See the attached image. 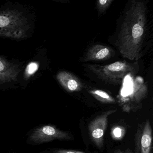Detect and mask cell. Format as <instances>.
<instances>
[{
    "instance_id": "cell-1",
    "label": "cell",
    "mask_w": 153,
    "mask_h": 153,
    "mask_svg": "<svg viewBox=\"0 0 153 153\" xmlns=\"http://www.w3.org/2000/svg\"><path fill=\"white\" fill-rule=\"evenodd\" d=\"M143 2L132 0L125 14L116 46L124 58L130 61L141 57L146 23V9Z\"/></svg>"
},
{
    "instance_id": "cell-2",
    "label": "cell",
    "mask_w": 153,
    "mask_h": 153,
    "mask_svg": "<svg viewBox=\"0 0 153 153\" xmlns=\"http://www.w3.org/2000/svg\"><path fill=\"white\" fill-rule=\"evenodd\" d=\"M37 16L31 5L7 1L0 8V36L17 40L27 38L34 29Z\"/></svg>"
},
{
    "instance_id": "cell-3",
    "label": "cell",
    "mask_w": 153,
    "mask_h": 153,
    "mask_svg": "<svg viewBox=\"0 0 153 153\" xmlns=\"http://www.w3.org/2000/svg\"><path fill=\"white\" fill-rule=\"evenodd\" d=\"M88 68L99 78L109 83L119 84L127 75L133 73V66L125 61H118L105 65H90Z\"/></svg>"
},
{
    "instance_id": "cell-4",
    "label": "cell",
    "mask_w": 153,
    "mask_h": 153,
    "mask_svg": "<svg viewBox=\"0 0 153 153\" xmlns=\"http://www.w3.org/2000/svg\"><path fill=\"white\" fill-rule=\"evenodd\" d=\"M116 109L104 112L89 124V130L93 142L99 148L103 147L104 136L107 126L108 118L116 111Z\"/></svg>"
},
{
    "instance_id": "cell-5",
    "label": "cell",
    "mask_w": 153,
    "mask_h": 153,
    "mask_svg": "<svg viewBox=\"0 0 153 153\" xmlns=\"http://www.w3.org/2000/svg\"><path fill=\"white\" fill-rule=\"evenodd\" d=\"M71 137L66 132L52 126H45L34 130L30 140L37 144L43 143L54 140H70Z\"/></svg>"
},
{
    "instance_id": "cell-6",
    "label": "cell",
    "mask_w": 153,
    "mask_h": 153,
    "mask_svg": "<svg viewBox=\"0 0 153 153\" xmlns=\"http://www.w3.org/2000/svg\"><path fill=\"white\" fill-rule=\"evenodd\" d=\"M20 72L19 66L9 62L3 56L0 57V84L17 81Z\"/></svg>"
},
{
    "instance_id": "cell-7",
    "label": "cell",
    "mask_w": 153,
    "mask_h": 153,
    "mask_svg": "<svg viewBox=\"0 0 153 153\" xmlns=\"http://www.w3.org/2000/svg\"><path fill=\"white\" fill-rule=\"evenodd\" d=\"M114 50L109 47L101 45H94L88 50L84 59V62L104 61L114 55Z\"/></svg>"
},
{
    "instance_id": "cell-8",
    "label": "cell",
    "mask_w": 153,
    "mask_h": 153,
    "mask_svg": "<svg viewBox=\"0 0 153 153\" xmlns=\"http://www.w3.org/2000/svg\"><path fill=\"white\" fill-rule=\"evenodd\" d=\"M57 79L61 85L69 92L79 91L83 88L80 79L71 73L61 71L56 76Z\"/></svg>"
},
{
    "instance_id": "cell-9",
    "label": "cell",
    "mask_w": 153,
    "mask_h": 153,
    "mask_svg": "<svg viewBox=\"0 0 153 153\" xmlns=\"http://www.w3.org/2000/svg\"><path fill=\"white\" fill-rule=\"evenodd\" d=\"M152 143V131L150 122L146 123L140 141L141 153H150Z\"/></svg>"
},
{
    "instance_id": "cell-10",
    "label": "cell",
    "mask_w": 153,
    "mask_h": 153,
    "mask_svg": "<svg viewBox=\"0 0 153 153\" xmlns=\"http://www.w3.org/2000/svg\"><path fill=\"white\" fill-rule=\"evenodd\" d=\"M88 91L91 95L101 102L107 103H114L116 102L115 99L105 91L93 89L89 90Z\"/></svg>"
},
{
    "instance_id": "cell-11",
    "label": "cell",
    "mask_w": 153,
    "mask_h": 153,
    "mask_svg": "<svg viewBox=\"0 0 153 153\" xmlns=\"http://www.w3.org/2000/svg\"><path fill=\"white\" fill-rule=\"evenodd\" d=\"M113 0H97L96 8L98 11V15L101 16L104 13L109 7Z\"/></svg>"
},
{
    "instance_id": "cell-12",
    "label": "cell",
    "mask_w": 153,
    "mask_h": 153,
    "mask_svg": "<svg viewBox=\"0 0 153 153\" xmlns=\"http://www.w3.org/2000/svg\"><path fill=\"white\" fill-rule=\"evenodd\" d=\"M125 133V128L123 127H114L111 130V136L114 140H120L123 139Z\"/></svg>"
},
{
    "instance_id": "cell-13",
    "label": "cell",
    "mask_w": 153,
    "mask_h": 153,
    "mask_svg": "<svg viewBox=\"0 0 153 153\" xmlns=\"http://www.w3.org/2000/svg\"><path fill=\"white\" fill-rule=\"evenodd\" d=\"M38 67L39 64L37 63L33 62L29 64L25 71V76L28 78L30 77L37 71Z\"/></svg>"
},
{
    "instance_id": "cell-14",
    "label": "cell",
    "mask_w": 153,
    "mask_h": 153,
    "mask_svg": "<svg viewBox=\"0 0 153 153\" xmlns=\"http://www.w3.org/2000/svg\"><path fill=\"white\" fill-rule=\"evenodd\" d=\"M54 153H85L80 151H75L70 150H56L54 152Z\"/></svg>"
},
{
    "instance_id": "cell-15",
    "label": "cell",
    "mask_w": 153,
    "mask_h": 153,
    "mask_svg": "<svg viewBox=\"0 0 153 153\" xmlns=\"http://www.w3.org/2000/svg\"><path fill=\"white\" fill-rule=\"evenodd\" d=\"M114 153H134L130 149H127L125 151H121V150H118L115 151Z\"/></svg>"
},
{
    "instance_id": "cell-16",
    "label": "cell",
    "mask_w": 153,
    "mask_h": 153,
    "mask_svg": "<svg viewBox=\"0 0 153 153\" xmlns=\"http://www.w3.org/2000/svg\"><path fill=\"white\" fill-rule=\"evenodd\" d=\"M59 3L68 4L70 3V0H52Z\"/></svg>"
}]
</instances>
